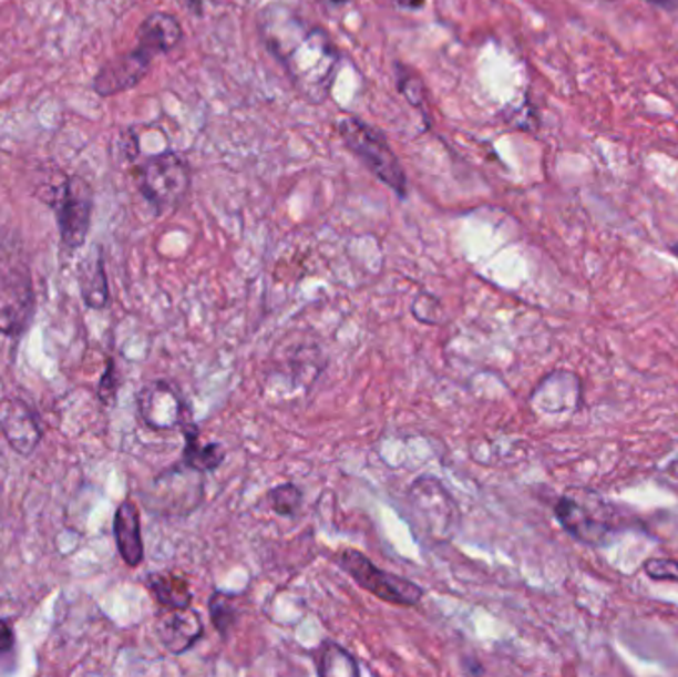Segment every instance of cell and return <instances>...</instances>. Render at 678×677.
Returning <instances> with one entry per match:
<instances>
[{"label": "cell", "instance_id": "1", "mask_svg": "<svg viewBox=\"0 0 678 677\" xmlns=\"http://www.w3.org/2000/svg\"><path fill=\"white\" fill-rule=\"evenodd\" d=\"M338 134L343 140V144L366 163V167L379 182L386 183L387 187H391L399 197H405V170L401 167L386 135L353 115H346L339 120Z\"/></svg>", "mask_w": 678, "mask_h": 677}, {"label": "cell", "instance_id": "2", "mask_svg": "<svg viewBox=\"0 0 678 677\" xmlns=\"http://www.w3.org/2000/svg\"><path fill=\"white\" fill-rule=\"evenodd\" d=\"M407 496L414 529L434 543L451 541L461 523V513L443 483L431 475H421L409 486Z\"/></svg>", "mask_w": 678, "mask_h": 677}, {"label": "cell", "instance_id": "3", "mask_svg": "<svg viewBox=\"0 0 678 677\" xmlns=\"http://www.w3.org/2000/svg\"><path fill=\"white\" fill-rule=\"evenodd\" d=\"M137 187L157 215L179 207L191 189V167L177 152L150 155L137 167Z\"/></svg>", "mask_w": 678, "mask_h": 677}, {"label": "cell", "instance_id": "4", "mask_svg": "<svg viewBox=\"0 0 678 677\" xmlns=\"http://www.w3.org/2000/svg\"><path fill=\"white\" fill-rule=\"evenodd\" d=\"M56 213L60 243L66 253L84 247L94 209V193L90 183L80 175H70L58 187L56 197L50 201Z\"/></svg>", "mask_w": 678, "mask_h": 677}, {"label": "cell", "instance_id": "5", "mask_svg": "<svg viewBox=\"0 0 678 677\" xmlns=\"http://www.w3.org/2000/svg\"><path fill=\"white\" fill-rule=\"evenodd\" d=\"M338 563L361 588L371 592L376 598L387 604L417 606L424 596L421 586H417L409 578L377 568L366 554L353 548L341 551L338 554Z\"/></svg>", "mask_w": 678, "mask_h": 677}, {"label": "cell", "instance_id": "6", "mask_svg": "<svg viewBox=\"0 0 678 677\" xmlns=\"http://www.w3.org/2000/svg\"><path fill=\"white\" fill-rule=\"evenodd\" d=\"M37 310L32 277L27 265L0 267V332L19 338L29 330Z\"/></svg>", "mask_w": 678, "mask_h": 677}, {"label": "cell", "instance_id": "7", "mask_svg": "<svg viewBox=\"0 0 678 677\" xmlns=\"http://www.w3.org/2000/svg\"><path fill=\"white\" fill-rule=\"evenodd\" d=\"M203 473L185 463L163 471L153 481V496L147 499L151 511L161 515H188L203 501Z\"/></svg>", "mask_w": 678, "mask_h": 677}, {"label": "cell", "instance_id": "8", "mask_svg": "<svg viewBox=\"0 0 678 677\" xmlns=\"http://www.w3.org/2000/svg\"><path fill=\"white\" fill-rule=\"evenodd\" d=\"M153 54L150 50L135 44V49L113 58L107 64L100 68L95 74L92 88L95 94L102 98L117 96L132 88L140 86L143 78L150 72Z\"/></svg>", "mask_w": 678, "mask_h": 677}, {"label": "cell", "instance_id": "9", "mask_svg": "<svg viewBox=\"0 0 678 677\" xmlns=\"http://www.w3.org/2000/svg\"><path fill=\"white\" fill-rule=\"evenodd\" d=\"M0 433L22 458H30L42 439L37 416L19 398L0 400Z\"/></svg>", "mask_w": 678, "mask_h": 677}, {"label": "cell", "instance_id": "10", "mask_svg": "<svg viewBox=\"0 0 678 677\" xmlns=\"http://www.w3.org/2000/svg\"><path fill=\"white\" fill-rule=\"evenodd\" d=\"M140 416L151 430H173L185 421V406L170 383L151 382L137 398Z\"/></svg>", "mask_w": 678, "mask_h": 677}, {"label": "cell", "instance_id": "11", "mask_svg": "<svg viewBox=\"0 0 678 677\" xmlns=\"http://www.w3.org/2000/svg\"><path fill=\"white\" fill-rule=\"evenodd\" d=\"M205 628L197 612L188 608H165L157 622V636L171 654H185L203 638Z\"/></svg>", "mask_w": 678, "mask_h": 677}, {"label": "cell", "instance_id": "12", "mask_svg": "<svg viewBox=\"0 0 678 677\" xmlns=\"http://www.w3.org/2000/svg\"><path fill=\"white\" fill-rule=\"evenodd\" d=\"M113 536H115V544H117V551H120L123 563L132 566V568L140 566L143 563V556H145L142 521H140V509L130 499H125L115 511Z\"/></svg>", "mask_w": 678, "mask_h": 677}, {"label": "cell", "instance_id": "13", "mask_svg": "<svg viewBox=\"0 0 678 677\" xmlns=\"http://www.w3.org/2000/svg\"><path fill=\"white\" fill-rule=\"evenodd\" d=\"M556 516L559 525L582 543L595 544L602 541L603 534L607 533L609 526L603 525L602 519H597L587 506L575 501L574 496L565 495L557 501Z\"/></svg>", "mask_w": 678, "mask_h": 677}, {"label": "cell", "instance_id": "14", "mask_svg": "<svg viewBox=\"0 0 678 677\" xmlns=\"http://www.w3.org/2000/svg\"><path fill=\"white\" fill-rule=\"evenodd\" d=\"M183 40V27L179 20L167 12H153L143 20L137 30V44L150 50L153 57L167 54Z\"/></svg>", "mask_w": 678, "mask_h": 677}, {"label": "cell", "instance_id": "15", "mask_svg": "<svg viewBox=\"0 0 678 677\" xmlns=\"http://www.w3.org/2000/svg\"><path fill=\"white\" fill-rule=\"evenodd\" d=\"M183 435H185V449H183V463L188 468L197 469L198 473L217 471L225 463L226 453L220 443H203L197 425L191 421H183Z\"/></svg>", "mask_w": 678, "mask_h": 677}, {"label": "cell", "instance_id": "16", "mask_svg": "<svg viewBox=\"0 0 678 677\" xmlns=\"http://www.w3.org/2000/svg\"><path fill=\"white\" fill-rule=\"evenodd\" d=\"M80 293H82L85 305L94 310H102L107 306L110 287H107V277H105L104 255L100 247L95 248V255L92 253L82 265Z\"/></svg>", "mask_w": 678, "mask_h": 677}, {"label": "cell", "instance_id": "17", "mask_svg": "<svg viewBox=\"0 0 678 677\" xmlns=\"http://www.w3.org/2000/svg\"><path fill=\"white\" fill-rule=\"evenodd\" d=\"M147 588L163 608H188L193 594L188 582L173 573H153L147 576Z\"/></svg>", "mask_w": 678, "mask_h": 677}, {"label": "cell", "instance_id": "18", "mask_svg": "<svg viewBox=\"0 0 678 677\" xmlns=\"http://www.w3.org/2000/svg\"><path fill=\"white\" fill-rule=\"evenodd\" d=\"M316 669L321 677H358V659L336 642H323L316 652Z\"/></svg>", "mask_w": 678, "mask_h": 677}, {"label": "cell", "instance_id": "19", "mask_svg": "<svg viewBox=\"0 0 678 677\" xmlns=\"http://www.w3.org/2000/svg\"><path fill=\"white\" fill-rule=\"evenodd\" d=\"M210 620L218 634L226 638L228 632L235 628L240 611H238V596L230 592L215 591L208 598Z\"/></svg>", "mask_w": 678, "mask_h": 677}, {"label": "cell", "instance_id": "20", "mask_svg": "<svg viewBox=\"0 0 678 677\" xmlns=\"http://www.w3.org/2000/svg\"><path fill=\"white\" fill-rule=\"evenodd\" d=\"M268 496H270L274 511L282 516L298 515L301 501H304V493H301L300 486L294 485V483L274 486Z\"/></svg>", "mask_w": 678, "mask_h": 677}, {"label": "cell", "instance_id": "21", "mask_svg": "<svg viewBox=\"0 0 678 677\" xmlns=\"http://www.w3.org/2000/svg\"><path fill=\"white\" fill-rule=\"evenodd\" d=\"M397 74H399V92L407 98V102L409 104L414 105L417 110H421L423 114H427V110H424V86L423 82H421V78L413 74V72H409L405 66H401V64H397Z\"/></svg>", "mask_w": 678, "mask_h": 677}, {"label": "cell", "instance_id": "22", "mask_svg": "<svg viewBox=\"0 0 678 677\" xmlns=\"http://www.w3.org/2000/svg\"><path fill=\"white\" fill-rule=\"evenodd\" d=\"M645 573L653 581H678V563L670 558H649L645 563Z\"/></svg>", "mask_w": 678, "mask_h": 677}, {"label": "cell", "instance_id": "23", "mask_svg": "<svg viewBox=\"0 0 678 677\" xmlns=\"http://www.w3.org/2000/svg\"><path fill=\"white\" fill-rule=\"evenodd\" d=\"M117 388H120V380H117L115 362H113L112 358H107V362H105V372L104 376H102L100 388H97L100 400L104 401V403H112V401L115 400V396H117Z\"/></svg>", "mask_w": 678, "mask_h": 677}, {"label": "cell", "instance_id": "24", "mask_svg": "<svg viewBox=\"0 0 678 677\" xmlns=\"http://www.w3.org/2000/svg\"><path fill=\"white\" fill-rule=\"evenodd\" d=\"M14 629L10 628L7 620L0 618V654H7L14 648Z\"/></svg>", "mask_w": 678, "mask_h": 677}, {"label": "cell", "instance_id": "25", "mask_svg": "<svg viewBox=\"0 0 678 677\" xmlns=\"http://www.w3.org/2000/svg\"><path fill=\"white\" fill-rule=\"evenodd\" d=\"M393 2H396L399 9L411 10V12H414V10L423 9L427 0H393Z\"/></svg>", "mask_w": 678, "mask_h": 677}, {"label": "cell", "instance_id": "26", "mask_svg": "<svg viewBox=\"0 0 678 677\" xmlns=\"http://www.w3.org/2000/svg\"><path fill=\"white\" fill-rule=\"evenodd\" d=\"M187 2V9L193 12V14H197L201 17L203 14V0H185Z\"/></svg>", "mask_w": 678, "mask_h": 677}, {"label": "cell", "instance_id": "27", "mask_svg": "<svg viewBox=\"0 0 678 677\" xmlns=\"http://www.w3.org/2000/svg\"><path fill=\"white\" fill-rule=\"evenodd\" d=\"M653 4H660V7H670V4H678V0H650Z\"/></svg>", "mask_w": 678, "mask_h": 677}, {"label": "cell", "instance_id": "28", "mask_svg": "<svg viewBox=\"0 0 678 677\" xmlns=\"http://www.w3.org/2000/svg\"><path fill=\"white\" fill-rule=\"evenodd\" d=\"M346 2H349V0H330V4H336V7L338 4H346Z\"/></svg>", "mask_w": 678, "mask_h": 677}]
</instances>
